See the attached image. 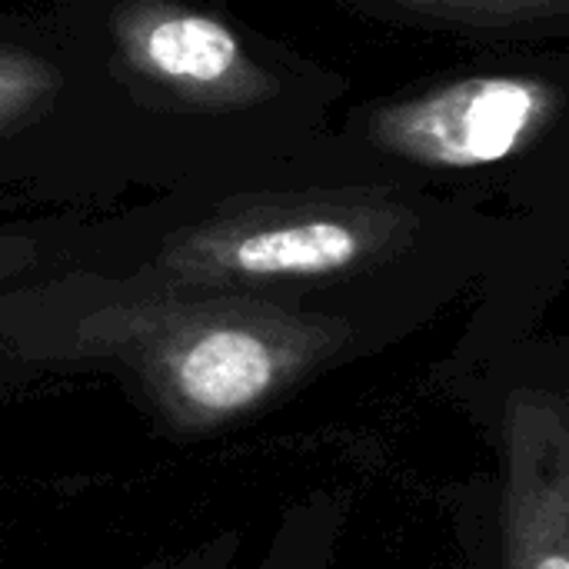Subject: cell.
<instances>
[{
  "instance_id": "3957f363",
  "label": "cell",
  "mask_w": 569,
  "mask_h": 569,
  "mask_svg": "<svg viewBox=\"0 0 569 569\" xmlns=\"http://www.w3.org/2000/svg\"><path fill=\"white\" fill-rule=\"evenodd\" d=\"M327 183H387L517 220L500 263L569 233V50H483L357 107ZM497 263V267H500Z\"/></svg>"
},
{
  "instance_id": "6da1fadb",
  "label": "cell",
  "mask_w": 569,
  "mask_h": 569,
  "mask_svg": "<svg viewBox=\"0 0 569 569\" xmlns=\"http://www.w3.org/2000/svg\"><path fill=\"white\" fill-rule=\"evenodd\" d=\"M517 220L387 183H297L167 237L140 280L327 310L387 340L480 290Z\"/></svg>"
},
{
  "instance_id": "7a4b0ae2",
  "label": "cell",
  "mask_w": 569,
  "mask_h": 569,
  "mask_svg": "<svg viewBox=\"0 0 569 569\" xmlns=\"http://www.w3.org/2000/svg\"><path fill=\"white\" fill-rule=\"evenodd\" d=\"M383 343L340 313L140 277L87 280L0 310V347L13 360L113 373L170 443L217 440Z\"/></svg>"
},
{
  "instance_id": "ba28073f",
  "label": "cell",
  "mask_w": 569,
  "mask_h": 569,
  "mask_svg": "<svg viewBox=\"0 0 569 569\" xmlns=\"http://www.w3.org/2000/svg\"><path fill=\"white\" fill-rule=\"evenodd\" d=\"M53 87H57V73L43 60L0 47V123L40 103Z\"/></svg>"
},
{
  "instance_id": "277c9868",
  "label": "cell",
  "mask_w": 569,
  "mask_h": 569,
  "mask_svg": "<svg viewBox=\"0 0 569 569\" xmlns=\"http://www.w3.org/2000/svg\"><path fill=\"white\" fill-rule=\"evenodd\" d=\"M123 57L150 80L207 103H263L287 90L273 70H263L240 37L190 7L133 3L117 13Z\"/></svg>"
},
{
  "instance_id": "9c48e42d",
  "label": "cell",
  "mask_w": 569,
  "mask_h": 569,
  "mask_svg": "<svg viewBox=\"0 0 569 569\" xmlns=\"http://www.w3.org/2000/svg\"><path fill=\"white\" fill-rule=\"evenodd\" d=\"M523 560L520 569H569V540H540V543H523Z\"/></svg>"
},
{
  "instance_id": "5b68a950",
  "label": "cell",
  "mask_w": 569,
  "mask_h": 569,
  "mask_svg": "<svg viewBox=\"0 0 569 569\" xmlns=\"http://www.w3.org/2000/svg\"><path fill=\"white\" fill-rule=\"evenodd\" d=\"M367 13L477 50H569V0H357Z\"/></svg>"
},
{
  "instance_id": "52a82bcc",
  "label": "cell",
  "mask_w": 569,
  "mask_h": 569,
  "mask_svg": "<svg viewBox=\"0 0 569 569\" xmlns=\"http://www.w3.org/2000/svg\"><path fill=\"white\" fill-rule=\"evenodd\" d=\"M569 277V233L523 263H500L480 287L473 330L490 340L527 337L550 297Z\"/></svg>"
},
{
  "instance_id": "8992f818",
  "label": "cell",
  "mask_w": 569,
  "mask_h": 569,
  "mask_svg": "<svg viewBox=\"0 0 569 569\" xmlns=\"http://www.w3.org/2000/svg\"><path fill=\"white\" fill-rule=\"evenodd\" d=\"M340 527H343L340 500L330 493H313L293 503L280 517L267 550L260 553L253 569H330ZM240 553H243V530L220 527L197 543L157 557L143 569H237Z\"/></svg>"
},
{
  "instance_id": "30bf717a",
  "label": "cell",
  "mask_w": 569,
  "mask_h": 569,
  "mask_svg": "<svg viewBox=\"0 0 569 569\" xmlns=\"http://www.w3.org/2000/svg\"><path fill=\"white\" fill-rule=\"evenodd\" d=\"M33 263V253L23 247V243H17V240H0V283L3 280H10L13 273H20L23 267H30ZM0 360H10V363H20V360H13L3 347H0ZM23 367V363H20ZM30 370V367H27ZM7 377H0V383H3Z\"/></svg>"
}]
</instances>
